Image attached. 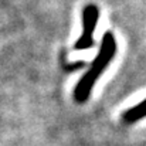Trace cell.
<instances>
[{
	"label": "cell",
	"instance_id": "1",
	"mask_svg": "<svg viewBox=\"0 0 146 146\" xmlns=\"http://www.w3.org/2000/svg\"><path fill=\"white\" fill-rule=\"evenodd\" d=\"M115 54H116L115 36L111 31H106L102 37L99 52L97 54L95 60L91 62V67L84 74V77L78 81V84L74 90V101L77 104H84V102L88 101V98H90L92 90H94V85L98 81L99 75L106 70L109 62L113 60Z\"/></svg>",
	"mask_w": 146,
	"mask_h": 146
},
{
	"label": "cell",
	"instance_id": "2",
	"mask_svg": "<svg viewBox=\"0 0 146 146\" xmlns=\"http://www.w3.org/2000/svg\"><path fill=\"white\" fill-rule=\"evenodd\" d=\"M99 19V10L95 4H87L82 10V34L75 41L74 48L77 51L94 47V31Z\"/></svg>",
	"mask_w": 146,
	"mask_h": 146
},
{
	"label": "cell",
	"instance_id": "3",
	"mask_svg": "<svg viewBox=\"0 0 146 146\" xmlns=\"http://www.w3.org/2000/svg\"><path fill=\"white\" fill-rule=\"evenodd\" d=\"M143 118H146V98L142 102H139L138 105L126 109L122 113V121L125 123H128V125L135 123V122H138V121H141Z\"/></svg>",
	"mask_w": 146,
	"mask_h": 146
},
{
	"label": "cell",
	"instance_id": "4",
	"mask_svg": "<svg viewBox=\"0 0 146 146\" xmlns=\"http://www.w3.org/2000/svg\"><path fill=\"white\" fill-rule=\"evenodd\" d=\"M84 65H85V62H84V61H75V62H72V64L64 62V64H62V68H64V71H74V70L82 68Z\"/></svg>",
	"mask_w": 146,
	"mask_h": 146
}]
</instances>
